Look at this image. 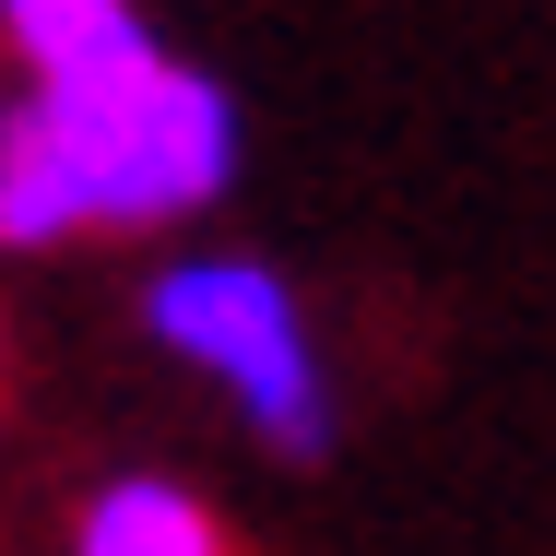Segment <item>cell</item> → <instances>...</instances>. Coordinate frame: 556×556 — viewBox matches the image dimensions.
Segmentation results:
<instances>
[{
  "label": "cell",
  "instance_id": "2",
  "mask_svg": "<svg viewBox=\"0 0 556 556\" xmlns=\"http://www.w3.org/2000/svg\"><path fill=\"white\" fill-rule=\"evenodd\" d=\"M142 332H154L166 367L214 379L261 450H285V462H320V450H332V355H320V332H308V296H296L261 249L154 261Z\"/></svg>",
  "mask_w": 556,
  "mask_h": 556
},
{
  "label": "cell",
  "instance_id": "3",
  "mask_svg": "<svg viewBox=\"0 0 556 556\" xmlns=\"http://www.w3.org/2000/svg\"><path fill=\"white\" fill-rule=\"evenodd\" d=\"M72 556H225V533L178 473H108L72 521Z\"/></svg>",
  "mask_w": 556,
  "mask_h": 556
},
{
  "label": "cell",
  "instance_id": "1",
  "mask_svg": "<svg viewBox=\"0 0 556 556\" xmlns=\"http://www.w3.org/2000/svg\"><path fill=\"white\" fill-rule=\"evenodd\" d=\"M237 190V96L178 48L24 84L0 108V249L154 237Z\"/></svg>",
  "mask_w": 556,
  "mask_h": 556
},
{
  "label": "cell",
  "instance_id": "4",
  "mask_svg": "<svg viewBox=\"0 0 556 556\" xmlns=\"http://www.w3.org/2000/svg\"><path fill=\"white\" fill-rule=\"evenodd\" d=\"M0 48L36 84H72V72H108L130 48H154V24L130 0H0Z\"/></svg>",
  "mask_w": 556,
  "mask_h": 556
}]
</instances>
